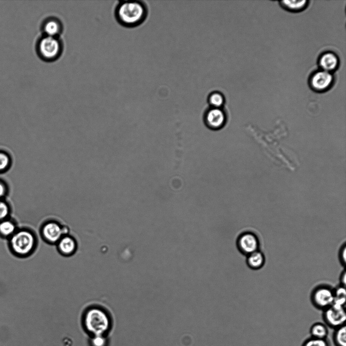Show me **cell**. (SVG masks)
<instances>
[{"label": "cell", "instance_id": "22", "mask_svg": "<svg viewBox=\"0 0 346 346\" xmlns=\"http://www.w3.org/2000/svg\"><path fill=\"white\" fill-rule=\"evenodd\" d=\"M106 339L103 335L92 336L90 340L92 346H106Z\"/></svg>", "mask_w": 346, "mask_h": 346}, {"label": "cell", "instance_id": "26", "mask_svg": "<svg viewBox=\"0 0 346 346\" xmlns=\"http://www.w3.org/2000/svg\"><path fill=\"white\" fill-rule=\"evenodd\" d=\"M340 281L341 283L340 285L345 287L346 284V274L345 271H344L340 276Z\"/></svg>", "mask_w": 346, "mask_h": 346}, {"label": "cell", "instance_id": "25", "mask_svg": "<svg viewBox=\"0 0 346 346\" xmlns=\"http://www.w3.org/2000/svg\"><path fill=\"white\" fill-rule=\"evenodd\" d=\"M339 256L341 264L342 265H344L345 263L346 260V246L345 244H343V245L340 248Z\"/></svg>", "mask_w": 346, "mask_h": 346}, {"label": "cell", "instance_id": "23", "mask_svg": "<svg viewBox=\"0 0 346 346\" xmlns=\"http://www.w3.org/2000/svg\"><path fill=\"white\" fill-rule=\"evenodd\" d=\"M9 214L10 209L8 205L0 200V221L8 218Z\"/></svg>", "mask_w": 346, "mask_h": 346}, {"label": "cell", "instance_id": "7", "mask_svg": "<svg viewBox=\"0 0 346 346\" xmlns=\"http://www.w3.org/2000/svg\"><path fill=\"white\" fill-rule=\"evenodd\" d=\"M323 316L325 322L330 327L335 328L344 325L346 320L343 306L333 304L325 310Z\"/></svg>", "mask_w": 346, "mask_h": 346}, {"label": "cell", "instance_id": "15", "mask_svg": "<svg viewBox=\"0 0 346 346\" xmlns=\"http://www.w3.org/2000/svg\"><path fill=\"white\" fill-rule=\"evenodd\" d=\"M247 263L248 266L253 270H258L261 268L265 262V257L259 250L247 255Z\"/></svg>", "mask_w": 346, "mask_h": 346}, {"label": "cell", "instance_id": "18", "mask_svg": "<svg viewBox=\"0 0 346 346\" xmlns=\"http://www.w3.org/2000/svg\"><path fill=\"white\" fill-rule=\"evenodd\" d=\"M311 333L313 337L325 339L328 334V330L325 325L317 323L312 326Z\"/></svg>", "mask_w": 346, "mask_h": 346}, {"label": "cell", "instance_id": "2", "mask_svg": "<svg viewBox=\"0 0 346 346\" xmlns=\"http://www.w3.org/2000/svg\"><path fill=\"white\" fill-rule=\"evenodd\" d=\"M83 324L86 331L92 336H105L111 325L108 314L103 309L96 306L86 311Z\"/></svg>", "mask_w": 346, "mask_h": 346}, {"label": "cell", "instance_id": "3", "mask_svg": "<svg viewBox=\"0 0 346 346\" xmlns=\"http://www.w3.org/2000/svg\"><path fill=\"white\" fill-rule=\"evenodd\" d=\"M145 14L143 5L135 1L121 2L115 10L117 21L122 25L131 26L141 21Z\"/></svg>", "mask_w": 346, "mask_h": 346}, {"label": "cell", "instance_id": "10", "mask_svg": "<svg viewBox=\"0 0 346 346\" xmlns=\"http://www.w3.org/2000/svg\"><path fill=\"white\" fill-rule=\"evenodd\" d=\"M205 122L210 128L219 129L225 122V113L219 108L213 107L209 110L206 114Z\"/></svg>", "mask_w": 346, "mask_h": 346}, {"label": "cell", "instance_id": "19", "mask_svg": "<svg viewBox=\"0 0 346 346\" xmlns=\"http://www.w3.org/2000/svg\"><path fill=\"white\" fill-rule=\"evenodd\" d=\"M334 340L336 346H346V327L344 325L336 328Z\"/></svg>", "mask_w": 346, "mask_h": 346}, {"label": "cell", "instance_id": "13", "mask_svg": "<svg viewBox=\"0 0 346 346\" xmlns=\"http://www.w3.org/2000/svg\"><path fill=\"white\" fill-rule=\"evenodd\" d=\"M319 64L322 70L331 72L337 68L339 65L338 57L332 52H327L321 55Z\"/></svg>", "mask_w": 346, "mask_h": 346}, {"label": "cell", "instance_id": "5", "mask_svg": "<svg viewBox=\"0 0 346 346\" xmlns=\"http://www.w3.org/2000/svg\"><path fill=\"white\" fill-rule=\"evenodd\" d=\"M41 233L43 238L50 244H57L65 235V228L55 220H49L42 225Z\"/></svg>", "mask_w": 346, "mask_h": 346}, {"label": "cell", "instance_id": "21", "mask_svg": "<svg viewBox=\"0 0 346 346\" xmlns=\"http://www.w3.org/2000/svg\"><path fill=\"white\" fill-rule=\"evenodd\" d=\"M302 346H329V342L326 339L311 337L307 339Z\"/></svg>", "mask_w": 346, "mask_h": 346}, {"label": "cell", "instance_id": "6", "mask_svg": "<svg viewBox=\"0 0 346 346\" xmlns=\"http://www.w3.org/2000/svg\"><path fill=\"white\" fill-rule=\"evenodd\" d=\"M311 299L316 307L325 310L333 303V290L326 286H320L312 292Z\"/></svg>", "mask_w": 346, "mask_h": 346}, {"label": "cell", "instance_id": "20", "mask_svg": "<svg viewBox=\"0 0 346 346\" xmlns=\"http://www.w3.org/2000/svg\"><path fill=\"white\" fill-rule=\"evenodd\" d=\"M209 102L213 107L219 108L224 103L223 96L218 92L213 93L209 97Z\"/></svg>", "mask_w": 346, "mask_h": 346}, {"label": "cell", "instance_id": "9", "mask_svg": "<svg viewBox=\"0 0 346 346\" xmlns=\"http://www.w3.org/2000/svg\"><path fill=\"white\" fill-rule=\"evenodd\" d=\"M333 82L331 72L320 70L315 72L310 80V84L315 90L323 91L330 88Z\"/></svg>", "mask_w": 346, "mask_h": 346}, {"label": "cell", "instance_id": "16", "mask_svg": "<svg viewBox=\"0 0 346 346\" xmlns=\"http://www.w3.org/2000/svg\"><path fill=\"white\" fill-rule=\"evenodd\" d=\"M306 0L283 1L280 2L282 6L290 11H297L304 9L307 5Z\"/></svg>", "mask_w": 346, "mask_h": 346}, {"label": "cell", "instance_id": "27", "mask_svg": "<svg viewBox=\"0 0 346 346\" xmlns=\"http://www.w3.org/2000/svg\"><path fill=\"white\" fill-rule=\"evenodd\" d=\"M5 191L6 189L4 185L0 182V198L4 195Z\"/></svg>", "mask_w": 346, "mask_h": 346}, {"label": "cell", "instance_id": "4", "mask_svg": "<svg viewBox=\"0 0 346 346\" xmlns=\"http://www.w3.org/2000/svg\"><path fill=\"white\" fill-rule=\"evenodd\" d=\"M63 44L59 37L43 35L37 41L36 49L40 58L45 61L56 60L61 55Z\"/></svg>", "mask_w": 346, "mask_h": 346}, {"label": "cell", "instance_id": "12", "mask_svg": "<svg viewBox=\"0 0 346 346\" xmlns=\"http://www.w3.org/2000/svg\"><path fill=\"white\" fill-rule=\"evenodd\" d=\"M57 248L62 255L70 256L76 250V242L71 236L65 235L57 243Z\"/></svg>", "mask_w": 346, "mask_h": 346}, {"label": "cell", "instance_id": "17", "mask_svg": "<svg viewBox=\"0 0 346 346\" xmlns=\"http://www.w3.org/2000/svg\"><path fill=\"white\" fill-rule=\"evenodd\" d=\"M333 304L343 306L345 303L346 290L345 287L339 286L333 290Z\"/></svg>", "mask_w": 346, "mask_h": 346}, {"label": "cell", "instance_id": "8", "mask_svg": "<svg viewBox=\"0 0 346 346\" xmlns=\"http://www.w3.org/2000/svg\"><path fill=\"white\" fill-rule=\"evenodd\" d=\"M237 245L239 251L247 256L258 250L259 241L255 234L251 232H245L238 237Z\"/></svg>", "mask_w": 346, "mask_h": 346}, {"label": "cell", "instance_id": "14", "mask_svg": "<svg viewBox=\"0 0 346 346\" xmlns=\"http://www.w3.org/2000/svg\"><path fill=\"white\" fill-rule=\"evenodd\" d=\"M16 222L9 218L0 221V237L9 239L18 229Z\"/></svg>", "mask_w": 346, "mask_h": 346}, {"label": "cell", "instance_id": "24", "mask_svg": "<svg viewBox=\"0 0 346 346\" xmlns=\"http://www.w3.org/2000/svg\"><path fill=\"white\" fill-rule=\"evenodd\" d=\"M9 164L8 156L3 152H0V171L6 169Z\"/></svg>", "mask_w": 346, "mask_h": 346}, {"label": "cell", "instance_id": "11", "mask_svg": "<svg viewBox=\"0 0 346 346\" xmlns=\"http://www.w3.org/2000/svg\"><path fill=\"white\" fill-rule=\"evenodd\" d=\"M43 35L59 37L62 32L61 22L56 17H50L46 19L42 25Z\"/></svg>", "mask_w": 346, "mask_h": 346}, {"label": "cell", "instance_id": "1", "mask_svg": "<svg viewBox=\"0 0 346 346\" xmlns=\"http://www.w3.org/2000/svg\"><path fill=\"white\" fill-rule=\"evenodd\" d=\"M8 240L11 253L20 258L30 255L36 247L37 240L35 234L31 230L25 227L18 228Z\"/></svg>", "mask_w": 346, "mask_h": 346}]
</instances>
